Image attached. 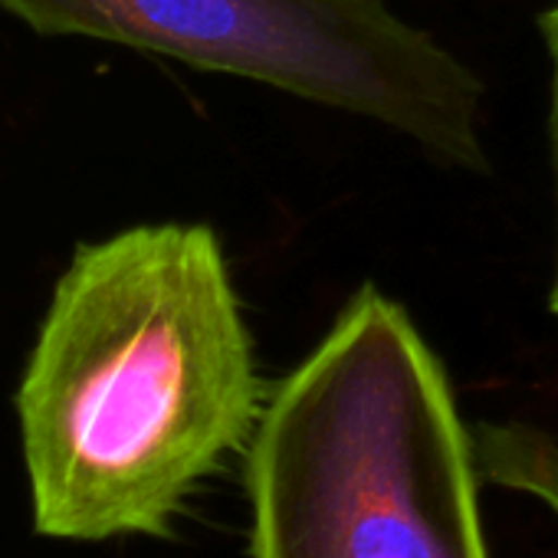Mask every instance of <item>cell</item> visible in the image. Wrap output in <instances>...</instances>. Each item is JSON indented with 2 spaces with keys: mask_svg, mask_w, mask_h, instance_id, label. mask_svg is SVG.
Instances as JSON below:
<instances>
[{
  "mask_svg": "<svg viewBox=\"0 0 558 558\" xmlns=\"http://www.w3.org/2000/svg\"><path fill=\"white\" fill-rule=\"evenodd\" d=\"M480 473L506 489L532 496L558 525V440L529 424H476Z\"/></svg>",
  "mask_w": 558,
  "mask_h": 558,
  "instance_id": "cell-4",
  "label": "cell"
},
{
  "mask_svg": "<svg viewBox=\"0 0 558 558\" xmlns=\"http://www.w3.org/2000/svg\"><path fill=\"white\" fill-rule=\"evenodd\" d=\"M259 414L250 329L207 223L83 243L17 388L34 529L66 542L168 535Z\"/></svg>",
  "mask_w": 558,
  "mask_h": 558,
  "instance_id": "cell-1",
  "label": "cell"
},
{
  "mask_svg": "<svg viewBox=\"0 0 558 558\" xmlns=\"http://www.w3.org/2000/svg\"><path fill=\"white\" fill-rule=\"evenodd\" d=\"M246 489L253 558H489L473 430L440 359L378 287L263 404Z\"/></svg>",
  "mask_w": 558,
  "mask_h": 558,
  "instance_id": "cell-2",
  "label": "cell"
},
{
  "mask_svg": "<svg viewBox=\"0 0 558 558\" xmlns=\"http://www.w3.org/2000/svg\"><path fill=\"white\" fill-rule=\"evenodd\" d=\"M542 40L551 63V102H548V132H551V161H555V204H558V0L538 17ZM551 313H558V250H555V279H551Z\"/></svg>",
  "mask_w": 558,
  "mask_h": 558,
  "instance_id": "cell-5",
  "label": "cell"
},
{
  "mask_svg": "<svg viewBox=\"0 0 558 558\" xmlns=\"http://www.w3.org/2000/svg\"><path fill=\"white\" fill-rule=\"evenodd\" d=\"M47 37H93L266 83L486 171L483 86L388 0H0Z\"/></svg>",
  "mask_w": 558,
  "mask_h": 558,
  "instance_id": "cell-3",
  "label": "cell"
}]
</instances>
